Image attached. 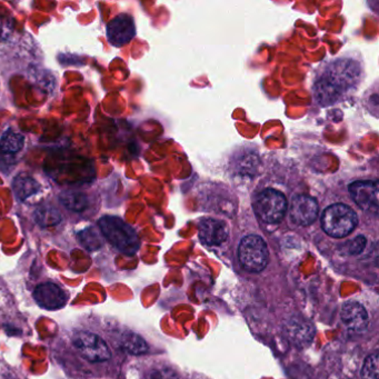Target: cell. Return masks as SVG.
Segmentation results:
<instances>
[{"label":"cell","mask_w":379,"mask_h":379,"mask_svg":"<svg viewBox=\"0 0 379 379\" xmlns=\"http://www.w3.org/2000/svg\"><path fill=\"white\" fill-rule=\"evenodd\" d=\"M15 195L20 201H26L28 197H31L33 194H36L39 190L38 183L35 179L25 175H20L15 178L13 183Z\"/></svg>","instance_id":"13"},{"label":"cell","mask_w":379,"mask_h":379,"mask_svg":"<svg viewBox=\"0 0 379 379\" xmlns=\"http://www.w3.org/2000/svg\"><path fill=\"white\" fill-rule=\"evenodd\" d=\"M356 212L343 203H335L325 209L322 227L326 234L335 238H343L354 231L357 225Z\"/></svg>","instance_id":"3"},{"label":"cell","mask_w":379,"mask_h":379,"mask_svg":"<svg viewBox=\"0 0 379 379\" xmlns=\"http://www.w3.org/2000/svg\"><path fill=\"white\" fill-rule=\"evenodd\" d=\"M360 77L358 63L348 59L335 61L326 68L315 86L317 102L324 106L339 102L356 88Z\"/></svg>","instance_id":"1"},{"label":"cell","mask_w":379,"mask_h":379,"mask_svg":"<svg viewBox=\"0 0 379 379\" xmlns=\"http://www.w3.org/2000/svg\"><path fill=\"white\" fill-rule=\"evenodd\" d=\"M254 208L257 216L265 223H279L287 210V201L281 192L266 190L257 196Z\"/></svg>","instance_id":"5"},{"label":"cell","mask_w":379,"mask_h":379,"mask_svg":"<svg viewBox=\"0 0 379 379\" xmlns=\"http://www.w3.org/2000/svg\"><path fill=\"white\" fill-rule=\"evenodd\" d=\"M318 214V205L309 196H296L291 205V217L300 226L313 224Z\"/></svg>","instance_id":"10"},{"label":"cell","mask_w":379,"mask_h":379,"mask_svg":"<svg viewBox=\"0 0 379 379\" xmlns=\"http://www.w3.org/2000/svg\"><path fill=\"white\" fill-rule=\"evenodd\" d=\"M287 332H288L289 338L294 341H300V343H307L311 341L313 337V330L311 325L308 323L302 322L300 319L297 320H291L288 326H287Z\"/></svg>","instance_id":"15"},{"label":"cell","mask_w":379,"mask_h":379,"mask_svg":"<svg viewBox=\"0 0 379 379\" xmlns=\"http://www.w3.org/2000/svg\"><path fill=\"white\" fill-rule=\"evenodd\" d=\"M35 219L37 224L42 227L57 225L61 220V212L52 206H42L35 212Z\"/></svg>","instance_id":"18"},{"label":"cell","mask_w":379,"mask_h":379,"mask_svg":"<svg viewBox=\"0 0 379 379\" xmlns=\"http://www.w3.org/2000/svg\"><path fill=\"white\" fill-rule=\"evenodd\" d=\"M61 201L65 207L74 212H83L88 207V198L82 192H63L61 196Z\"/></svg>","instance_id":"16"},{"label":"cell","mask_w":379,"mask_h":379,"mask_svg":"<svg viewBox=\"0 0 379 379\" xmlns=\"http://www.w3.org/2000/svg\"><path fill=\"white\" fill-rule=\"evenodd\" d=\"M147 379H179L175 371L169 369H155Z\"/></svg>","instance_id":"21"},{"label":"cell","mask_w":379,"mask_h":379,"mask_svg":"<svg viewBox=\"0 0 379 379\" xmlns=\"http://www.w3.org/2000/svg\"><path fill=\"white\" fill-rule=\"evenodd\" d=\"M80 242L85 246L87 249L96 250L102 247V240L98 231L94 229H85L79 234Z\"/></svg>","instance_id":"19"},{"label":"cell","mask_w":379,"mask_h":379,"mask_svg":"<svg viewBox=\"0 0 379 379\" xmlns=\"http://www.w3.org/2000/svg\"><path fill=\"white\" fill-rule=\"evenodd\" d=\"M99 229L114 247L126 255L137 253L141 246L137 233L132 226L115 216H104L98 220Z\"/></svg>","instance_id":"2"},{"label":"cell","mask_w":379,"mask_h":379,"mask_svg":"<svg viewBox=\"0 0 379 379\" xmlns=\"http://www.w3.org/2000/svg\"><path fill=\"white\" fill-rule=\"evenodd\" d=\"M74 346L85 359L91 363H99L109 359V348L99 336L93 332H80L72 338Z\"/></svg>","instance_id":"6"},{"label":"cell","mask_w":379,"mask_h":379,"mask_svg":"<svg viewBox=\"0 0 379 379\" xmlns=\"http://www.w3.org/2000/svg\"><path fill=\"white\" fill-rule=\"evenodd\" d=\"M33 297L40 307L48 311L63 307L67 302L66 293L59 286L52 283L37 286L33 291Z\"/></svg>","instance_id":"9"},{"label":"cell","mask_w":379,"mask_h":379,"mask_svg":"<svg viewBox=\"0 0 379 379\" xmlns=\"http://www.w3.org/2000/svg\"><path fill=\"white\" fill-rule=\"evenodd\" d=\"M199 237L203 244L217 246L229 237V229L224 222L217 219H203L199 227Z\"/></svg>","instance_id":"11"},{"label":"cell","mask_w":379,"mask_h":379,"mask_svg":"<svg viewBox=\"0 0 379 379\" xmlns=\"http://www.w3.org/2000/svg\"><path fill=\"white\" fill-rule=\"evenodd\" d=\"M24 136L22 134L8 130L0 139V153L5 155L17 154L24 147Z\"/></svg>","instance_id":"14"},{"label":"cell","mask_w":379,"mask_h":379,"mask_svg":"<svg viewBox=\"0 0 379 379\" xmlns=\"http://www.w3.org/2000/svg\"><path fill=\"white\" fill-rule=\"evenodd\" d=\"M341 319L349 330H364L369 325V314L357 302H348L341 309Z\"/></svg>","instance_id":"12"},{"label":"cell","mask_w":379,"mask_h":379,"mask_svg":"<svg viewBox=\"0 0 379 379\" xmlns=\"http://www.w3.org/2000/svg\"><path fill=\"white\" fill-rule=\"evenodd\" d=\"M366 239L364 237H357L352 242V245H349L348 252L349 254L356 255L363 252L364 247H365Z\"/></svg>","instance_id":"22"},{"label":"cell","mask_w":379,"mask_h":379,"mask_svg":"<svg viewBox=\"0 0 379 379\" xmlns=\"http://www.w3.org/2000/svg\"><path fill=\"white\" fill-rule=\"evenodd\" d=\"M379 358L378 354H371L367 357L364 364L362 371V378L363 379H378Z\"/></svg>","instance_id":"20"},{"label":"cell","mask_w":379,"mask_h":379,"mask_svg":"<svg viewBox=\"0 0 379 379\" xmlns=\"http://www.w3.org/2000/svg\"><path fill=\"white\" fill-rule=\"evenodd\" d=\"M349 192L355 203L365 212L377 214L378 212V183L359 180L349 186Z\"/></svg>","instance_id":"7"},{"label":"cell","mask_w":379,"mask_h":379,"mask_svg":"<svg viewBox=\"0 0 379 379\" xmlns=\"http://www.w3.org/2000/svg\"><path fill=\"white\" fill-rule=\"evenodd\" d=\"M121 343L125 350L132 355L145 354L148 350V346L143 338L136 335L134 332L125 334Z\"/></svg>","instance_id":"17"},{"label":"cell","mask_w":379,"mask_h":379,"mask_svg":"<svg viewBox=\"0 0 379 379\" xmlns=\"http://www.w3.org/2000/svg\"><path fill=\"white\" fill-rule=\"evenodd\" d=\"M238 256L245 270L259 272L264 270L268 263V248L261 237L249 235L240 242Z\"/></svg>","instance_id":"4"},{"label":"cell","mask_w":379,"mask_h":379,"mask_svg":"<svg viewBox=\"0 0 379 379\" xmlns=\"http://www.w3.org/2000/svg\"><path fill=\"white\" fill-rule=\"evenodd\" d=\"M135 35V22L128 15H119L107 25L108 40L116 47L128 44Z\"/></svg>","instance_id":"8"}]
</instances>
